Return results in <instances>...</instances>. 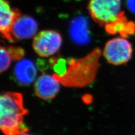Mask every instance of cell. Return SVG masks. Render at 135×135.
I'll return each instance as SVG.
<instances>
[{
  "label": "cell",
  "mask_w": 135,
  "mask_h": 135,
  "mask_svg": "<svg viewBox=\"0 0 135 135\" xmlns=\"http://www.w3.org/2000/svg\"><path fill=\"white\" fill-rule=\"evenodd\" d=\"M101 51L94 49L80 59H70L65 62L64 72L53 75L62 85L69 87H83L92 83L99 69Z\"/></svg>",
  "instance_id": "6da1fadb"
},
{
  "label": "cell",
  "mask_w": 135,
  "mask_h": 135,
  "mask_svg": "<svg viewBox=\"0 0 135 135\" xmlns=\"http://www.w3.org/2000/svg\"><path fill=\"white\" fill-rule=\"evenodd\" d=\"M28 112L19 92H7L0 95V130L5 135H21L28 128L24 123Z\"/></svg>",
  "instance_id": "7a4b0ae2"
},
{
  "label": "cell",
  "mask_w": 135,
  "mask_h": 135,
  "mask_svg": "<svg viewBox=\"0 0 135 135\" xmlns=\"http://www.w3.org/2000/svg\"><path fill=\"white\" fill-rule=\"evenodd\" d=\"M88 10L92 19L103 27L115 20L123 11L121 0H89Z\"/></svg>",
  "instance_id": "3957f363"
},
{
  "label": "cell",
  "mask_w": 135,
  "mask_h": 135,
  "mask_svg": "<svg viewBox=\"0 0 135 135\" xmlns=\"http://www.w3.org/2000/svg\"><path fill=\"white\" fill-rule=\"evenodd\" d=\"M133 47L124 37H115L109 40L105 45L103 55L106 60L114 65L126 64L131 59Z\"/></svg>",
  "instance_id": "277c9868"
},
{
  "label": "cell",
  "mask_w": 135,
  "mask_h": 135,
  "mask_svg": "<svg viewBox=\"0 0 135 135\" xmlns=\"http://www.w3.org/2000/svg\"><path fill=\"white\" fill-rule=\"evenodd\" d=\"M62 44V38L57 32L46 30L34 37L33 48L41 57H49L58 51Z\"/></svg>",
  "instance_id": "5b68a950"
},
{
  "label": "cell",
  "mask_w": 135,
  "mask_h": 135,
  "mask_svg": "<svg viewBox=\"0 0 135 135\" xmlns=\"http://www.w3.org/2000/svg\"><path fill=\"white\" fill-rule=\"evenodd\" d=\"M38 31L36 20L27 15L19 14L12 25L7 39L12 42L31 38L35 36Z\"/></svg>",
  "instance_id": "8992f818"
},
{
  "label": "cell",
  "mask_w": 135,
  "mask_h": 135,
  "mask_svg": "<svg viewBox=\"0 0 135 135\" xmlns=\"http://www.w3.org/2000/svg\"><path fill=\"white\" fill-rule=\"evenodd\" d=\"M60 83L53 75L42 74L35 83V94L41 99L52 100L55 98L60 90Z\"/></svg>",
  "instance_id": "52a82bcc"
},
{
  "label": "cell",
  "mask_w": 135,
  "mask_h": 135,
  "mask_svg": "<svg viewBox=\"0 0 135 135\" xmlns=\"http://www.w3.org/2000/svg\"><path fill=\"white\" fill-rule=\"evenodd\" d=\"M37 75V68L29 59H21L16 64L14 77L18 84L28 86L35 81Z\"/></svg>",
  "instance_id": "ba28073f"
},
{
  "label": "cell",
  "mask_w": 135,
  "mask_h": 135,
  "mask_svg": "<svg viewBox=\"0 0 135 135\" xmlns=\"http://www.w3.org/2000/svg\"><path fill=\"white\" fill-rule=\"evenodd\" d=\"M20 11L6 0H0V35L7 39L12 25Z\"/></svg>",
  "instance_id": "9c48e42d"
},
{
  "label": "cell",
  "mask_w": 135,
  "mask_h": 135,
  "mask_svg": "<svg viewBox=\"0 0 135 135\" xmlns=\"http://www.w3.org/2000/svg\"><path fill=\"white\" fill-rule=\"evenodd\" d=\"M105 30L109 35L119 34L121 37L127 38L135 33V23L129 21L124 11L115 20L104 27Z\"/></svg>",
  "instance_id": "30bf717a"
},
{
  "label": "cell",
  "mask_w": 135,
  "mask_h": 135,
  "mask_svg": "<svg viewBox=\"0 0 135 135\" xmlns=\"http://www.w3.org/2000/svg\"><path fill=\"white\" fill-rule=\"evenodd\" d=\"M70 33L71 38L78 44L84 45L89 42L90 35L87 20L83 16L75 19L71 24Z\"/></svg>",
  "instance_id": "8fae6325"
},
{
  "label": "cell",
  "mask_w": 135,
  "mask_h": 135,
  "mask_svg": "<svg viewBox=\"0 0 135 135\" xmlns=\"http://www.w3.org/2000/svg\"><path fill=\"white\" fill-rule=\"evenodd\" d=\"M24 50L19 47H5L0 45V74L10 67L12 60H20L24 56Z\"/></svg>",
  "instance_id": "7c38bea8"
},
{
  "label": "cell",
  "mask_w": 135,
  "mask_h": 135,
  "mask_svg": "<svg viewBox=\"0 0 135 135\" xmlns=\"http://www.w3.org/2000/svg\"><path fill=\"white\" fill-rule=\"evenodd\" d=\"M126 4L128 10L135 15V0H126Z\"/></svg>",
  "instance_id": "4fadbf2b"
},
{
  "label": "cell",
  "mask_w": 135,
  "mask_h": 135,
  "mask_svg": "<svg viewBox=\"0 0 135 135\" xmlns=\"http://www.w3.org/2000/svg\"><path fill=\"white\" fill-rule=\"evenodd\" d=\"M21 135H31V134H28V133H27H27H23V134H21Z\"/></svg>",
  "instance_id": "5bb4252c"
}]
</instances>
